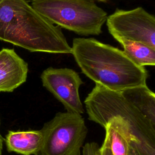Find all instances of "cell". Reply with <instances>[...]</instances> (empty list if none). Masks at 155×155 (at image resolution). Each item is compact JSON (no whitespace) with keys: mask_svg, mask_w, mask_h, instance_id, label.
Wrapping results in <instances>:
<instances>
[{"mask_svg":"<svg viewBox=\"0 0 155 155\" xmlns=\"http://www.w3.org/2000/svg\"><path fill=\"white\" fill-rule=\"evenodd\" d=\"M41 131L38 155H81L88 128L81 114L66 111L57 113Z\"/></svg>","mask_w":155,"mask_h":155,"instance_id":"5b68a950","label":"cell"},{"mask_svg":"<svg viewBox=\"0 0 155 155\" xmlns=\"http://www.w3.org/2000/svg\"><path fill=\"white\" fill-rule=\"evenodd\" d=\"M114 38L122 45L123 51L134 64L141 67L155 65V49L124 38L116 36Z\"/></svg>","mask_w":155,"mask_h":155,"instance_id":"7c38bea8","label":"cell"},{"mask_svg":"<svg viewBox=\"0 0 155 155\" xmlns=\"http://www.w3.org/2000/svg\"><path fill=\"white\" fill-rule=\"evenodd\" d=\"M0 40L31 52L72 51L61 28L26 0H0Z\"/></svg>","mask_w":155,"mask_h":155,"instance_id":"6da1fadb","label":"cell"},{"mask_svg":"<svg viewBox=\"0 0 155 155\" xmlns=\"http://www.w3.org/2000/svg\"><path fill=\"white\" fill-rule=\"evenodd\" d=\"M120 92L155 127V94L147 85L128 88Z\"/></svg>","mask_w":155,"mask_h":155,"instance_id":"8fae6325","label":"cell"},{"mask_svg":"<svg viewBox=\"0 0 155 155\" xmlns=\"http://www.w3.org/2000/svg\"><path fill=\"white\" fill-rule=\"evenodd\" d=\"M31 5L52 24L82 36L100 35L108 18L94 0H32Z\"/></svg>","mask_w":155,"mask_h":155,"instance_id":"277c9868","label":"cell"},{"mask_svg":"<svg viewBox=\"0 0 155 155\" xmlns=\"http://www.w3.org/2000/svg\"><path fill=\"white\" fill-rule=\"evenodd\" d=\"M100 155H113L111 151L109 143L106 139H104V143L101 147H100Z\"/></svg>","mask_w":155,"mask_h":155,"instance_id":"5bb4252c","label":"cell"},{"mask_svg":"<svg viewBox=\"0 0 155 155\" xmlns=\"http://www.w3.org/2000/svg\"><path fill=\"white\" fill-rule=\"evenodd\" d=\"M28 64L13 48L0 50V92H12L27 78Z\"/></svg>","mask_w":155,"mask_h":155,"instance_id":"ba28073f","label":"cell"},{"mask_svg":"<svg viewBox=\"0 0 155 155\" xmlns=\"http://www.w3.org/2000/svg\"><path fill=\"white\" fill-rule=\"evenodd\" d=\"M41 79L43 86L64 105L67 111L81 114L84 113L79 93L83 81L76 71L50 67L42 71Z\"/></svg>","mask_w":155,"mask_h":155,"instance_id":"52a82bcc","label":"cell"},{"mask_svg":"<svg viewBox=\"0 0 155 155\" xmlns=\"http://www.w3.org/2000/svg\"><path fill=\"white\" fill-rule=\"evenodd\" d=\"M106 139L113 155H128L130 142L132 141L127 124L119 117L109 119L104 127Z\"/></svg>","mask_w":155,"mask_h":155,"instance_id":"30bf717a","label":"cell"},{"mask_svg":"<svg viewBox=\"0 0 155 155\" xmlns=\"http://www.w3.org/2000/svg\"><path fill=\"white\" fill-rule=\"evenodd\" d=\"M0 125H1V122H0ZM4 140V139L2 137V136L1 134V132H0V155H2Z\"/></svg>","mask_w":155,"mask_h":155,"instance_id":"2e32d148","label":"cell"},{"mask_svg":"<svg viewBox=\"0 0 155 155\" xmlns=\"http://www.w3.org/2000/svg\"><path fill=\"white\" fill-rule=\"evenodd\" d=\"M96 1H100V2H105L108 0H96Z\"/></svg>","mask_w":155,"mask_h":155,"instance_id":"e0dca14e","label":"cell"},{"mask_svg":"<svg viewBox=\"0 0 155 155\" xmlns=\"http://www.w3.org/2000/svg\"><path fill=\"white\" fill-rule=\"evenodd\" d=\"M128 155H141L134 144L132 142H130V147H129V150H128Z\"/></svg>","mask_w":155,"mask_h":155,"instance_id":"9a60e30c","label":"cell"},{"mask_svg":"<svg viewBox=\"0 0 155 155\" xmlns=\"http://www.w3.org/2000/svg\"><path fill=\"white\" fill-rule=\"evenodd\" d=\"M84 104L88 119L104 128L107 121L119 117L128 125L134 144L141 155H155V127L120 91L96 84Z\"/></svg>","mask_w":155,"mask_h":155,"instance_id":"3957f363","label":"cell"},{"mask_svg":"<svg viewBox=\"0 0 155 155\" xmlns=\"http://www.w3.org/2000/svg\"><path fill=\"white\" fill-rule=\"evenodd\" d=\"M106 22L113 38H124L155 49V18L143 8L117 9L108 16Z\"/></svg>","mask_w":155,"mask_h":155,"instance_id":"8992f818","label":"cell"},{"mask_svg":"<svg viewBox=\"0 0 155 155\" xmlns=\"http://www.w3.org/2000/svg\"><path fill=\"white\" fill-rule=\"evenodd\" d=\"M71 50L82 72L95 84L116 91L147 85V70L117 48L92 38H76Z\"/></svg>","mask_w":155,"mask_h":155,"instance_id":"7a4b0ae2","label":"cell"},{"mask_svg":"<svg viewBox=\"0 0 155 155\" xmlns=\"http://www.w3.org/2000/svg\"><path fill=\"white\" fill-rule=\"evenodd\" d=\"M8 152L22 155H38L42 141L40 130L9 131L4 139Z\"/></svg>","mask_w":155,"mask_h":155,"instance_id":"9c48e42d","label":"cell"},{"mask_svg":"<svg viewBox=\"0 0 155 155\" xmlns=\"http://www.w3.org/2000/svg\"><path fill=\"white\" fill-rule=\"evenodd\" d=\"M100 147L96 142L87 143L82 147L83 155H100Z\"/></svg>","mask_w":155,"mask_h":155,"instance_id":"4fadbf2b","label":"cell"}]
</instances>
